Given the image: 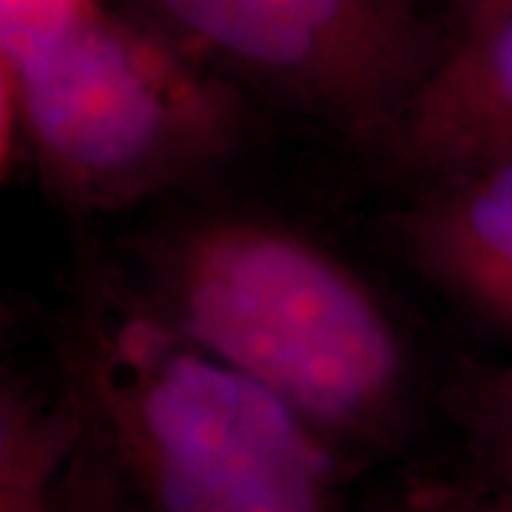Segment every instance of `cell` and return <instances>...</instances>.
Wrapping results in <instances>:
<instances>
[{"label": "cell", "mask_w": 512, "mask_h": 512, "mask_svg": "<svg viewBox=\"0 0 512 512\" xmlns=\"http://www.w3.org/2000/svg\"><path fill=\"white\" fill-rule=\"evenodd\" d=\"M476 478L512 493V365H467L447 393Z\"/></svg>", "instance_id": "obj_8"}, {"label": "cell", "mask_w": 512, "mask_h": 512, "mask_svg": "<svg viewBox=\"0 0 512 512\" xmlns=\"http://www.w3.org/2000/svg\"><path fill=\"white\" fill-rule=\"evenodd\" d=\"M0 512H120L89 424L60 384L0 387Z\"/></svg>", "instance_id": "obj_7"}, {"label": "cell", "mask_w": 512, "mask_h": 512, "mask_svg": "<svg viewBox=\"0 0 512 512\" xmlns=\"http://www.w3.org/2000/svg\"><path fill=\"white\" fill-rule=\"evenodd\" d=\"M365 512H512V493L470 481H413Z\"/></svg>", "instance_id": "obj_9"}, {"label": "cell", "mask_w": 512, "mask_h": 512, "mask_svg": "<svg viewBox=\"0 0 512 512\" xmlns=\"http://www.w3.org/2000/svg\"><path fill=\"white\" fill-rule=\"evenodd\" d=\"M69 387L123 512H350L342 458L268 387L97 279L69 322Z\"/></svg>", "instance_id": "obj_1"}, {"label": "cell", "mask_w": 512, "mask_h": 512, "mask_svg": "<svg viewBox=\"0 0 512 512\" xmlns=\"http://www.w3.org/2000/svg\"><path fill=\"white\" fill-rule=\"evenodd\" d=\"M3 157L77 214L197 180L245 137L228 74L97 0H0Z\"/></svg>", "instance_id": "obj_3"}, {"label": "cell", "mask_w": 512, "mask_h": 512, "mask_svg": "<svg viewBox=\"0 0 512 512\" xmlns=\"http://www.w3.org/2000/svg\"><path fill=\"white\" fill-rule=\"evenodd\" d=\"M456 6L458 20H461V35L484 26L487 20L501 15L504 9H510L512 0H450Z\"/></svg>", "instance_id": "obj_10"}, {"label": "cell", "mask_w": 512, "mask_h": 512, "mask_svg": "<svg viewBox=\"0 0 512 512\" xmlns=\"http://www.w3.org/2000/svg\"><path fill=\"white\" fill-rule=\"evenodd\" d=\"M433 183L512 157V6L458 35L376 143Z\"/></svg>", "instance_id": "obj_5"}, {"label": "cell", "mask_w": 512, "mask_h": 512, "mask_svg": "<svg viewBox=\"0 0 512 512\" xmlns=\"http://www.w3.org/2000/svg\"><path fill=\"white\" fill-rule=\"evenodd\" d=\"M402 234L436 285L512 322V157L433 180Z\"/></svg>", "instance_id": "obj_6"}, {"label": "cell", "mask_w": 512, "mask_h": 512, "mask_svg": "<svg viewBox=\"0 0 512 512\" xmlns=\"http://www.w3.org/2000/svg\"><path fill=\"white\" fill-rule=\"evenodd\" d=\"M131 285L165 325L288 402L345 453L390 441L410 404L399 322L345 259L288 225L217 214L160 231Z\"/></svg>", "instance_id": "obj_2"}, {"label": "cell", "mask_w": 512, "mask_h": 512, "mask_svg": "<svg viewBox=\"0 0 512 512\" xmlns=\"http://www.w3.org/2000/svg\"><path fill=\"white\" fill-rule=\"evenodd\" d=\"M174 35L222 74L365 137L416 92L439 32L410 0H154Z\"/></svg>", "instance_id": "obj_4"}]
</instances>
